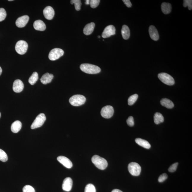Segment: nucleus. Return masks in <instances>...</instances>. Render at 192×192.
<instances>
[{"mask_svg":"<svg viewBox=\"0 0 192 192\" xmlns=\"http://www.w3.org/2000/svg\"><path fill=\"white\" fill-rule=\"evenodd\" d=\"M73 185V181L71 177H67L64 180L62 188L64 191H71Z\"/></svg>","mask_w":192,"mask_h":192,"instance_id":"4468645a","label":"nucleus"},{"mask_svg":"<svg viewBox=\"0 0 192 192\" xmlns=\"http://www.w3.org/2000/svg\"><path fill=\"white\" fill-rule=\"evenodd\" d=\"M29 17L28 15H24L19 17L16 21L15 24L18 27H24L29 21Z\"/></svg>","mask_w":192,"mask_h":192,"instance_id":"9b49d317","label":"nucleus"},{"mask_svg":"<svg viewBox=\"0 0 192 192\" xmlns=\"http://www.w3.org/2000/svg\"><path fill=\"white\" fill-rule=\"evenodd\" d=\"M43 14L45 18L48 20H51L55 15V11L51 7L47 6L43 10Z\"/></svg>","mask_w":192,"mask_h":192,"instance_id":"f8f14e48","label":"nucleus"},{"mask_svg":"<svg viewBox=\"0 0 192 192\" xmlns=\"http://www.w3.org/2000/svg\"><path fill=\"white\" fill-rule=\"evenodd\" d=\"M28 48V44L26 41L20 40L16 44L15 49L16 52L20 55H23L26 53Z\"/></svg>","mask_w":192,"mask_h":192,"instance_id":"39448f33","label":"nucleus"},{"mask_svg":"<svg viewBox=\"0 0 192 192\" xmlns=\"http://www.w3.org/2000/svg\"><path fill=\"white\" fill-rule=\"evenodd\" d=\"M121 34L123 38L125 39H127L130 37V30L128 26L126 25H124L121 30Z\"/></svg>","mask_w":192,"mask_h":192,"instance_id":"5701e85b","label":"nucleus"},{"mask_svg":"<svg viewBox=\"0 0 192 192\" xmlns=\"http://www.w3.org/2000/svg\"><path fill=\"white\" fill-rule=\"evenodd\" d=\"M39 79L38 74L37 72H34L28 80V82L31 85H33L37 82Z\"/></svg>","mask_w":192,"mask_h":192,"instance_id":"a878e982","label":"nucleus"},{"mask_svg":"<svg viewBox=\"0 0 192 192\" xmlns=\"http://www.w3.org/2000/svg\"><path fill=\"white\" fill-rule=\"evenodd\" d=\"M116 29L114 26L112 25H109L105 28L104 30L102 37L104 38H108L111 36L115 34Z\"/></svg>","mask_w":192,"mask_h":192,"instance_id":"9d476101","label":"nucleus"},{"mask_svg":"<svg viewBox=\"0 0 192 192\" xmlns=\"http://www.w3.org/2000/svg\"><path fill=\"white\" fill-rule=\"evenodd\" d=\"M138 98V95L137 94H134L131 96L128 99V103L129 105H132L134 104L137 101Z\"/></svg>","mask_w":192,"mask_h":192,"instance_id":"bb28decb","label":"nucleus"},{"mask_svg":"<svg viewBox=\"0 0 192 192\" xmlns=\"http://www.w3.org/2000/svg\"><path fill=\"white\" fill-rule=\"evenodd\" d=\"M135 142L139 146L143 147L146 149H150L151 147L150 143L147 141L145 140L140 138H137L135 139Z\"/></svg>","mask_w":192,"mask_h":192,"instance_id":"412c9836","label":"nucleus"},{"mask_svg":"<svg viewBox=\"0 0 192 192\" xmlns=\"http://www.w3.org/2000/svg\"><path fill=\"white\" fill-rule=\"evenodd\" d=\"M23 192H35L34 188L31 186L26 185L24 186L23 189Z\"/></svg>","mask_w":192,"mask_h":192,"instance_id":"2f4dec72","label":"nucleus"},{"mask_svg":"<svg viewBox=\"0 0 192 192\" xmlns=\"http://www.w3.org/2000/svg\"><path fill=\"white\" fill-rule=\"evenodd\" d=\"M154 123L158 125L164 122V118L160 113L156 112L154 116Z\"/></svg>","mask_w":192,"mask_h":192,"instance_id":"393cba45","label":"nucleus"},{"mask_svg":"<svg viewBox=\"0 0 192 192\" xmlns=\"http://www.w3.org/2000/svg\"><path fill=\"white\" fill-rule=\"evenodd\" d=\"M64 52L61 49L55 48L51 50L48 55V58L51 61H55L63 55Z\"/></svg>","mask_w":192,"mask_h":192,"instance_id":"6e6552de","label":"nucleus"},{"mask_svg":"<svg viewBox=\"0 0 192 192\" xmlns=\"http://www.w3.org/2000/svg\"><path fill=\"white\" fill-rule=\"evenodd\" d=\"M178 163H175L172 164L171 166L168 169V171L171 173L174 172L176 170L177 166H178Z\"/></svg>","mask_w":192,"mask_h":192,"instance_id":"f704fd0d","label":"nucleus"},{"mask_svg":"<svg viewBox=\"0 0 192 192\" xmlns=\"http://www.w3.org/2000/svg\"><path fill=\"white\" fill-rule=\"evenodd\" d=\"M71 3L72 4H74L75 9L77 11H80V10L81 6L82 5L81 1L80 0H71Z\"/></svg>","mask_w":192,"mask_h":192,"instance_id":"cd10ccee","label":"nucleus"},{"mask_svg":"<svg viewBox=\"0 0 192 192\" xmlns=\"http://www.w3.org/2000/svg\"><path fill=\"white\" fill-rule=\"evenodd\" d=\"M149 33L150 38L153 40L157 41L159 39L158 32L155 26H151L149 28Z\"/></svg>","mask_w":192,"mask_h":192,"instance_id":"dca6fc26","label":"nucleus"},{"mask_svg":"<svg viewBox=\"0 0 192 192\" xmlns=\"http://www.w3.org/2000/svg\"><path fill=\"white\" fill-rule=\"evenodd\" d=\"M22 123L21 122L19 121H16L12 124L11 126V130L14 133H17L20 131Z\"/></svg>","mask_w":192,"mask_h":192,"instance_id":"aec40b11","label":"nucleus"},{"mask_svg":"<svg viewBox=\"0 0 192 192\" xmlns=\"http://www.w3.org/2000/svg\"><path fill=\"white\" fill-rule=\"evenodd\" d=\"M1 112H0V118H1Z\"/></svg>","mask_w":192,"mask_h":192,"instance_id":"37998d69","label":"nucleus"},{"mask_svg":"<svg viewBox=\"0 0 192 192\" xmlns=\"http://www.w3.org/2000/svg\"><path fill=\"white\" fill-rule=\"evenodd\" d=\"M158 77L161 82L168 85H173L175 81L173 77L165 73H161L158 74Z\"/></svg>","mask_w":192,"mask_h":192,"instance_id":"20e7f679","label":"nucleus"},{"mask_svg":"<svg viewBox=\"0 0 192 192\" xmlns=\"http://www.w3.org/2000/svg\"><path fill=\"white\" fill-rule=\"evenodd\" d=\"M85 1V4L86 5H89L90 4V1H89V0H87V1Z\"/></svg>","mask_w":192,"mask_h":192,"instance_id":"ea45409f","label":"nucleus"},{"mask_svg":"<svg viewBox=\"0 0 192 192\" xmlns=\"http://www.w3.org/2000/svg\"><path fill=\"white\" fill-rule=\"evenodd\" d=\"M46 120V117L45 114L43 113L39 114L37 117L32 123L31 128L32 129H34L42 126Z\"/></svg>","mask_w":192,"mask_h":192,"instance_id":"423d86ee","label":"nucleus"},{"mask_svg":"<svg viewBox=\"0 0 192 192\" xmlns=\"http://www.w3.org/2000/svg\"><path fill=\"white\" fill-rule=\"evenodd\" d=\"M114 113L113 107L110 105H107L104 107L101 111V115L105 118H109L112 117Z\"/></svg>","mask_w":192,"mask_h":192,"instance_id":"1a4fd4ad","label":"nucleus"},{"mask_svg":"<svg viewBox=\"0 0 192 192\" xmlns=\"http://www.w3.org/2000/svg\"><path fill=\"white\" fill-rule=\"evenodd\" d=\"M96 188L93 185L91 184L87 185L84 190V192H96Z\"/></svg>","mask_w":192,"mask_h":192,"instance_id":"c756f323","label":"nucleus"},{"mask_svg":"<svg viewBox=\"0 0 192 192\" xmlns=\"http://www.w3.org/2000/svg\"><path fill=\"white\" fill-rule=\"evenodd\" d=\"M183 6L184 7H188V9L190 10L192 9V1L191 0H184L183 2Z\"/></svg>","mask_w":192,"mask_h":192,"instance_id":"72a5a7b5","label":"nucleus"},{"mask_svg":"<svg viewBox=\"0 0 192 192\" xmlns=\"http://www.w3.org/2000/svg\"><path fill=\"white\" fill-rule=\"evenodd\" d=\"M123 1L124 3L126 5V6L128 8H130L132 7V3L129 0H123Z\"/></svg>","mask_w":192,"mask_h":192,"instance_id":"4c0bfd02","label":"nucleus"},{"mask_svg":"<svg viewBox=\"0 0 192 192\" xmlns=\"http://www.w3.org/2000/svg\"><path fill=\"white\" fill-rule=\"evenodd\" d=\"M8 159L7 154L4 150L0 149V161L3 162H6L8 161Z\"/></svg>","mask_w":192,"mask_h":192,"instance_id":"c85d7f7f","label":"nucleus"},{"mask_svg":"<svg viewBox=\"0 0 192 192\" xmlns=\"http://www.w3.org/2000/svg\"><path fill=\"white\" fill-rule=\"evenodd\" d=\"M80 69L83 72L89 74H96L99 73L101 69L98 66L93 64H81Z\"/></svg>","mask_w":192,"mask_h":192,"instance_id":"f257e3e1","label":"nucleus"},{"mask_svg":"<svg viewBox=\"0 0 192 192\" xmlns=\"http://www.w3.org/2000/svg\"><path fill=\"white\" fill-rule=\"evenodd\" d=\"M2 72V70L1 67H0V76L1 75Z\"/></svg>","mask_w":192,"mask_h":192,"instance_id":"a19ab883","label":"nucleus"},{"mask_svg":"<svg viewBox=\"0 0 192 192\" xmlns=\"http://www.w3.org/2000/svg\"><path fill=\"white\" fill-rule=\"evenodd\" d=\"M86 98L82 95H76L69 99V102L73 106H80L84 104L86 101Z\"/></svg>","mask_w":192,"mask_h":192,"instance_id":"7ed1b4c3","label":"nucleus"},{"mask_svg":"<svg viewBox=\"0 0 192 192\" xmlns=\"http://www.w3.org/2000/svg\"><path fill=\"white\" fill-rule=\"evenodd\" d=\"M127 123L129 126L132 127L134 125V118L132 116L129 117L127 120Z\"/></svg>","mask_w":192,"mask_h":192,"instance_id":"e433bc0d","label":"nucleus"},{"mask_svg":"<svg viewBox=\"0 0 192 192\" xmlns=\"http://www.w3.org/2000/svg\"><path fill=\"white\" fill-rule=\"evenodd\" d=\"M161 105L168 109H172L174 107V104L171 100L166 98H163L161 100Z\"/></svg>","mask_w":192,"mask_h":192,"instance_id":"4be33fe9","label":"nucleus"},{"mask_svg":"<svg viewBox=\"0 0 192 192\" xmlns=\"http://www.w3.org/2000/svg\"><path fill=\"white\" fill-rule=\"evenodd\" d=\"M98 37H99V38H100V36H98Z\"/></svg>","mask_w":192,"mask_h":192,"instance_id":"c03bdc74","label":"nucleus"},{"mask_svg":"<svg viewBox=\"0 0 192 192\" xmlns=\"http://www.w3.org/2000/svg\"><path fill=\"white\" fill-rule=\"evenodd\" d=\"M6 17V11L3 8H0V22L4 20Z\"/></svg>","mask_w":192,"mask_h":192,"instance_id":"7c9ffc66","label":"nucleus"},{"mask_svg":"<svg viewBox=\"0 0 192 192\" xmlns=\"http://www.w3.org/2000/svg\"><path fill=\"white\" fill-rule=\"evenodd\" d=\"M24 87V84L23 82L20 80H17L14 82L12 89L14 92L19 93L23 91Z\"/></svg>","mask_w":192,"mask_h":192,"instance_id":"2eb2a0df","label":"nucleus"},{"mask_svg":"<svg viewBox=\"0 0 192 192\" xmlns=\"http://www.w3.org/2000/svg\"><path fill=\"white\" fill-rule=\"evenodd\" d=\"M53 75L48 73L43 75L40 79L41 82L43 84H46L50 83L53 78Z\"/></svg>","mask_w":192,"mask_h":192,"instance_id":"a211bd4d","label":"nucleus"},{"mask_svg":"<svg viewBox=\"0 0 192 192\" xmlns=\"http://www.w3.org/2000/svg\"><path fill=\"white\" fill-rule=\"evenodd\" d=\"M112 192H123V191H120V190L118 189H114L113 190Z\"/></svg>","mask_w":192,"mask_h":192,"instance_id":"58836bf2","label":"nucleus"},{"mask_svg":"<svg viewBox=\"0 0 192 192\" xmlns=\"http://www.w3.org/2000/svg\"><path fill=\"white\" fill-rule=\"evenodd\" d=\"M168 178V175L166 173H164L161 175L159 177L158 180L160 183L164 182Z\"/></svg>","mask_w":192,"mask_h":192,"instance_id":"c9c22d12","label":"nucleus"},{"mask_svg":"<svg viewBox=\"0 0 192 192\" xmlns=\"http://www.w3.org/2000/svg\"><path fill=\"white\" fill-rule=\"evenodd\" d=\"M33 26L36 30L43 31L45 30L46 26L44 23L40 20L35 21L34 23Z\"/></svg>","mask_w":192,"mask_h":192,"instance_id":"f3484780","label":"nucleus"},{"mask_svg":"<svg viewBox=\"0 0 192 192\" xmlns=\"http://www.w3.org/2000/svg\"><path fill=\"white\" fill-rule=\"evenodd\" d=\"M95 26V23L93 22L86 25L83 29L84 34L86 35H91L94 31Z\"/></svg>","mask_w":192,"mask_h":192,"instance_id":"6ab92c4d","label":"nucleus"},{"mask_svg":"<svg viewBox=\"0 0 192 192\" xmlns=\"http://www.w3.org/2000/svg\"><path fill=\"white\" fill-rule=\"evenodd\" d=\"M9 1H13V0H9Z\"/></svg>","mask_w":192,"mask_h":192,"instance_id":"79ce46f5","label":"nucleus"},{"mask_svg":"<svg viewBox=\"0 0 192 192\" xmlns=\"http://www.w3.org/2000/svg\"><path fill=\"white\" fill-rule=\"evenodd\" d=\"M128 170L131 174L138 176L140 174L141 168L139 164L135 162L131 163L128 165Z\"/></svg>","mask_w":192,"mask_h":192,"instance_id":"0eeeda50","label":"nucleus"},{"mask_svg":"<svg viewBox=\"0 0 192 192\" xmlns=\"http://www.w3.org/2000/svg\"><path fill=\"white\" fill-rule=\"evenodd\" d=\"M57 161L66 168L70 169L72 167L73 164L67 158L64 156H60L57 158Z\"/></svg>","mask_w":192,"mask_h":192,"instance_id":"ddd939ff","label":"nucleus"},{"mask_svg":"<svg viewBox=\"0 0 192 192\" xmlns=\"http://www.w3.org/2000/svg\"><path fill=\"white\" fill-rule=\"evenodd\" d=\"M100 0H91L90 2V5L92 8H96L99 4Z\"/></svg>","mask_w":192,"mask_h":192,"instance_id":"473e14b6","label":"nucleus"},{"mask_svg":"<svg viewBox=\"0 0 192 192\" xmlns=\"http://www.w3.org/2000/svg\"><path fill=\"white\" fill-rule=\"evenodd\" d=\"M91 161L95 166L100 170L105 169L108 166V163L106 160L98 155L93 156Z\"/></svg>","mask_w":192,"mask_h":192,"instance_id":"f03ea898","label":"nucleus"},{"mask_svg":"<svg viewBox=\"0 0 192 192\" xmlns=\"http://www.w3.org/2000/svg\"><path fill=\"white\" fill-rule=\"evenodd\" d=\"M161 11L165 14H169L171 12L172 5L169 3H163L161 5Z\"/></svg>","mask_w":192,"mask_h":192,"instance_id":"b1692460","label":"nucleus"}]
</instances>
